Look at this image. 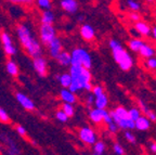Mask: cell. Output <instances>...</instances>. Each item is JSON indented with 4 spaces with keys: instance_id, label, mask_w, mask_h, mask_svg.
<instances>
[{
    "instance_id": "cell-39",
    "label": "cell",
    "mask_w": 156,
    "mask_h": 155,
    "mask_svg": "<svg viewBox=\"0 0 156 155\" xmlns=\"http://www.w3.org/2000/svg\"><path fill=\"white\" fill-rule=\"evenodd\" d=\"M108 130H110L112 133H116L117 130H118V127H117V125L115 123H112L108 125Z\"/></svg>"
},
{
    "instance_id": "cell-38",
    "label": "cell",
    "mask_w": 156,
    "mask_h": 155,
    "mask_svg": "<svg viewBox=\"0 0 156 155\" xmlns=\"http://www.w3.org/2000/svg\"><path fill=\"white\" fill-rule=\"evenodd\" d=\"M145 116L147 117V119H149L150 121H156V114L154 113V112L149 111V113H147Z\"/></svg>"
},
{
    "instance_id": "cell-46",
    "label": "cell",
    "mask_w": 156,
    "mask_h": 155,
    "mask_svg": "<svg viewBox=\"0 0 156 155\" xmlns=\"http://www.w3.org/2000/svg\"><path fill=\"white\" fill-rule=\"evenodd\" d=\"M151 34L153 35L154 39H155V40H156V26H154L153 28L151 29Z\"/></svg>"
},
{
    "instance_id": "cell-32",
    "label": "cell",
    "mask_w": 156,
    "mask_h": 155,
    "mask_svg": "<svg viewBox=\"0 0 156 155\" xmlns=\"http://www.w3.org/2000/svg\"><path fill=\"white\" fill-rule=\"evenodd\" d=\"M55 116H56V119H58L60 121H63V123L64 121H67V119H68V117L66 116V114L62 111V110H60V111L56 112Z\"/></svg>"
},
{
    "instance_id": "cell-18",
    "label": "cell",
    "mask_w": 156,
    "mask_h": 155,
    "mask_svg": "<svg viewBox=\"0 0 156 155\" xmlns=\"http://www.w3.org/2000/svg\"><path fill=\"white\" fill-rule=\"evenodd\" d=\"M54 22V14L52 11L48 10V11H44L42 13L41 16V23L44 25H52V23Z\"/></svg>"
},
{
    "instance_id": "cell-47",
    "label": "cell",
    "mask_w": 156,
    "mask_h": 155,
    "mask_svg": "<svg viewBox=\"0 0 156 155\" xmlns=\"http://www.w3.org/2000/svg\"><path fill=\"white\" fill-rule=\"evenodd\" d=\"M83 15H81V16L78 17V21H83Z\"/></svg>"
},
{
    "instance_id": "cell-35",
    "label": "cell",
    "mask_w": 156,
    "mask_h": 155,
    "mask_svg": "<svg viewBox=\"0 0 156 155\" xmlns=\"http://www.w3.org/2000/svg\"><path fill=\"white\" fill-rule=\"evenodd\" d=\"M103 121H104V123H106L107 125H110V124L113 123V119H112V117H111V115H110V112H107L106 110H105L104 115H103Z\"/></svg>"
},
{
    "instance_id": "cell-12",
    "label": "cell",
    "mask_w": 156,
    "mask_h": 155,
    "mask_svg": "<svg viewBox=\"0 0 156 155\" xmlns=\"http://www.w3.org/2000/svg\"><path fill=\"white\" fill-rule=\"evenodd\" d=\"M150 125H151V121L146 116H142V115L134 121V126L138 130H147L150 128Z\"/></svg>"
},
{
    "instance_id": "cell-45",
    "label": "cell",
    "mask_w": 156,
    "mask_h": 155,
    "mask_svg": "<svg viewBox=\"0 0 156 155\" xmlns=\"http://www.w3.org/2000/svg\"><path fill=\"white\" fill-rule=\"evenodd\" d=\"M150 149L153 153H156V143H152L151 146H150Z\"/></svg>"
},
{
    "instance_id": "cell-23",
    "label": "cell",
    "mask_w": 156,
    "mask_h": 155,
    "mask_svg": "<svg viewBox=\"0 0 156 155\" xmlns=\"http://www.w3.org/2000/svg\"><path fill=\"white\" fill-rule=\"evenodd\" d=\"M128 114H129V119H131L132 121H136L141 116V111L136 107H132V109L128 110Z\"/></svg>"
},
{
    "instance_id": "cell-24",
    "label": "cell",
    "mask_w": 156,
    "mask_h": 155,
    "mask_svg": "<svg viewBox=\"0 0 156 155\" xmlns=\"http://www.w3.org/2000/svg\"><path fill=\"white\" fill-rule=\"evenodd\" d=\"M105 152V144L102 141H97L94 143V154L102 155Z\"/></svg>"
},
{
    "instance_id": "cell-7",
    "label": "cell",
    "mask_w": 156,
    "mask_h": 155,
    "mask_svg": "<svg viewBox=\"0 0 156 155\" xmlns=\"http://www.w3.org/2000/svg\"><path fill=\"white\" fill-rule=\"evenodd\" d=\"M15 97H16L17 102H20V104L22 105L24 109L28 110V111H32V110L35 109L34 102L29 99L27 96H25L24 93H22V92H17L16 95H15Z\"/></svg>"
},
{
    "instance_id": "cell-22",
    "label": "cell",
    "mask_w": 156,
    "mask_h": 155,
    "mask_svg": "<svg viewBox=\"0 0 156 155\" xmlns=\"http://www.w3.org/2000/svg\"><path fill=\"white\" fill-rule=\"evenodd\" d=\"M7 70L10 75L12 76H17L19 75V67L13 61H8L7 63Z\"/></svg>"
},
{
    "instance_id": "cell-29",
    "label": "cell",
    "mask_w": 156,
    "mask_h": 155,
    "mask_svg": "<svg viewBox=\"0 0 156 155\" xmlns=\"http://www.w3.org/2000/svg\"><path fill=\"white\" fill-rule=\"evenodd\" d=\"M91 91H92V95L94 96L95 98L104 93V89H103V87L100 85H97V86H94V87H92V90H91Z\"/></svg>"
},
{
    "instance_id": "cell-2",
    "label": "cell",
    "mask_w": 156,
    "mask_h": 155,
    "mask_svg": "<svg viewBox=\"0 0 156 155\" xmlns=\"http://www.w3.org/2000/svg\"><path fill=\"white\" fill-rule=\"evenodd\" d=\"M108 46L112 49L113 58H114L115 62L118 63L119 67L122 70H129L133 65V60L130 56V54L126 50H124L122 45L115 39H111L110 42H108Z\"/></svg>"
},
{
    "instance_id": "cell-41",
    "label": "cell",
    "mask_w": 156,
    "mask_h": 155,
    "mask_svg": "<svg viewBox=\"0 0 156 155\" xmlns=\"http://www.w3.org/2000/svg\"><path fill=\"white\" fill-rule=\"evenodd\" d=\"M94 100H95V97L92 95V93H90V95H89V96L87 97V103H88L89 105L93 104V103H94Z\"/></svg>"
},
{
    "instance_id": "cell-40",
    "label": "cell",
    "mask_w": 156,
    "mask_h": 155,
    "mask_svg": "<svg viewBox=\"0 0 156 155\" xmlns=\"http://www.w3.org/2000/svg\"><path fill=\"white\" fill-rule=\"evenodd\" d=\"M139 103H140V106H141V111L143 112L144 114L146 115V114H147V113H149V111H150L149 107L146 106V105L144 104V103H143V102H142V101H139Z\"/></svg>"
},
{
    "instance_id": "cell-10",
    "label": "cell",
    "mask_w": 156,
    "mask_h": 155,
    "mask_svg": "<svg viewBox=\"0 0 156 155\" xmlns=\"http://www.w3.org/2000/svg\"><path fill=\"white\" fill-rule=\"evenodd\" d=\"M80 35L83 39H86V40H91V39L94 38L95 32L91 25L83 24V26L80 27Z\"/></svg>"
},
{
    "instance_id": "cell-28",
    "label": "cell",
    "mask_w": 156,
    "mask_h": 155,
    "mask_svg": "<svg viewBox=\"0 0 156 155\" xmlns=\"http://www.w3.org/2000/svg\"><path fill=\"white\" fill-rule=\"evenodd\" d=\"M145 66H146V68H149V70H156V59L154 58V56L153 58L146 59Z\"/></svg>"
},
{
    "instance_id": "cell-25",
    "label": "cell",
    "mask_w": 156,
    "mask_h": 155,
    "mask_svg": "<svg viewBox=\"0 0 156 155\" xmlns=\"http://www.w3.org/2000/svg\"><path fill=\"white\" fill-rule=\"evenodd\" d=\"M62 111L66 114L67 117H72L74 115V107L73 104H67V103H64L63 107H62Z\"/></svg>"
},
{
    "instance_id": "cell-14",
    "label": "cell",
    "mask_w": 156,
    "mask_h": 155,
    "mask_svg": "<svg viewBox=\"0 0 156 155\" xmlns=\"http://www.w3.org/2000/svg\"><path fill=\"white\" fill-rule=\"evenodd\" d=\"M139 53H140V56H143V58L150 59V58H153L154 56V54H155V50H154L153 47H151L150 45L143 44L141 48H140Z\"/></svg>"
},
{
    "instance_id": "cell-4",
    "label": "cell",
    "mask_w": 156,
    "mask_h": 155,
    "mask_svg": "<svg viewBox=\"0 0 156 155\" xmlns=\"http://www.w3.org/2000/svg\"><path fill=\"white\" fill-rule=\"evenodd\" d=\"M55 38V29L52 25L41 24L40 26V39L42 44L49 45L53 39Z\"/></svg>"
},
{
    "instance_id": "cell-15",
    "label": "cell",
    "mask_w": 156,
    "mask_h": 155,
    "mask_svg": "<svg viewBox=\"0 0 156 155\" xmlns=\"http://www.w3.org/2000/svg\"><path fill=\"white\" fill-rule=\"evenodd\" d=\"M60 95H61V99L65 103H67V104H73L74 102H76L75 95L72 93L68 89H62L61 92H60Z\"/></svg>"
},
{
    "instance_id": "cell-27",
    "label": "cell",
    "mask_w": 156,
    "mask_h": 155,
    "mask_svg": "<svg viewBox=\"0 0 156 155\" xmlns=\"http://www.w3.org/2000/svg\"><path fill=\"white\" fill-rule=\"evenodd\" d=\"M1 41H2L3 47L12 45V39H11V37H10V35L8 33H2L1 34Z\"/></svg>"
},
{
    "instance_id": "cell-17",
    "label": "cell",
    "mask_w": 156,
    "mask_h": 155,
    "mask_svg": "<svg viewBox=\"0 0 156 155\" xmlns=\"http://www.w3.org/2000/svg\"><path fill=\"white\" fill-rule=\"evenodd\" d=\"M56 60L61 65L63 66H67V65H71V62H72V56L71 54L68 53V52H65V51H62L61 53L58 54L56 56Z\"/></svg>"
},
{
    "instance_id": "cell-49",
    "label": "cell",
    "mask_w": 156,
    "mask_h": 155,
    "mask_svg": "<svg viewBox=\"0 0 156 155\" xmlns=\"http://www.w3.org/2000/svg\"><path fill=\"white\" fill-rule=\"evenodd\" d=\"M155 17H156V16H155Z\"/></svg>"
},
{
    "instance_id": "cell-20",
    "label": "cell",
    "mask_w": 156,
    "mask_h": 155,
    "mask_svg": "<svg viewBox=\"0 0 156 155\" xmlns=\"http://www.w3.org/2000/svg\"><path fill=\"white\" fill-rule=\"evenodd\" d=\"M114 113L119 117L120 119H124V121H127L129 119V114H128V110H126L124 106H118L115 109Z\"/></svg>"
},
{
    "instance_id": "cell-33",
    "label": "cell",
    "mask_w": 156,
    "mask_h": 155,
    "mask_svg": "<svg viewBox=\"0 0 156 155\" xmlns=\"http://www.w3.org/2000/svg\"><path fill=\"white\" fill-rule=\"evenodd\" d=\"M113 150H114L115 154H117V155H124V148L120 146L119 143H115L114 146H113Z\"/></svg>"
},
{
    "instance_id": "cell-48",
    "label": "cell",
    "mask_w": 156,
    "mask_h": 155,
    "mask_svg": "<svg viewBox=\"0 0 156 155\" xmlns=\"http://www.w3.org/2000/svg\"><path fill=\"white\" fill-rule=\"evenodd\" d=\"M93 155H97V154H93Z\"/></svg>"
},
{
    "instance_id": "cell-31",
    "label": "cell",
    "mask_w": 156,
    "mask_h": 155,
    "mask_svg": "<svg viewBox=\"0 0 156 155\" xmlns=\"http://www.w3.org/2000/svg\"><path fill=\"white\" fill-rule=\"evenodd\" d=\"M3 49H5V52L8 54V56H13V54L16 53V49H15V47L13 46V44L9 45V46H5Z\"/></svg>"
},
{
    "instance_id": "cell-36",
    "label": "cell",
    "mask_w": 156,
    "mask_h": 155,
    "mask_svg": "<svg viewBox=\"0 0 156 155\" xmlns=\"http://www.w3.org/2000/svg\"><path fill=\"white\" fill-rule=\"evenodd\" d=\"M125 137H126L127 141H129V142L131 143H134L136 142V137L132 135V132H130V131H126L125 132Z\"/></svg>"
},
{
    "instance_id": "cell-6",
    "label": "cell",
    "mask_w": 156,
    "mask_h": 155,
    "mask_svg": "<svg viewBox=\"0 0 156 155\" xmlns=\"http://www.w3.org/2000/svg\"><path fill=\"white\" fill-rule=\"evenodd\" d=\"M33 64H34L35 70H36L39 75L41 76V77L46 76V73H47V62H46V60H44V58H41V56L35 58L34 61H33Z\"/></svg>"
},
{
    "instance_id": "cell-9",
    "label": "cell",
    "mask_w": 156,
    "mask_h": 155,
    "mask_svg": "<svg viewBox=\"0 0 156 155\" xmlns=\"http://www.w3.org/2000/svg\"><path fill=\"white\" fill-rule=\"evenodd\" d=\"M60 5L62 9L68 13H75L78 10V2L75 0H62Z\"/></svg>"
},
{
    "instance_id": "cell-26",
    "label": "cell",
    "mask_w": 156,
    "mask_h": 155,
    "mask_svg": "<svg viewBox=\"0 0 156 155\" xmlns=\"http://www.w3.org/2000/svg\"><path fill=\"white\" fill-rule=\"evenodd\" d=\"M127 5L129 8L130 10H132V12H138L141 8V5L139 2H136V1H133V0H128L127 1Z\"/></svg>"
},
{
    "instance_id": "cell-21",
    "label": "cell",
    "mask_w": 156,
    "mask_h": 155,
    "mask_svg": "<svg viewBox=\"0 0 156 155\" xmlns=\"http://www.w3.org/2000/svg\"><path fill=\"white\" fill-rule=\"evenodd\" d=\"M58 80H60V82H61V85L64 87V89H67L72 84V77L68 73L63 74V75H60Z\"/></svg>"
},
{
    "instance_id": "cell-19",
    "label": "cell",
    "mask_w": 156,
    "mask_h": 155,
    "mask_svg": "<svg viewBox=\"0 0 156 155\" xmlns=\"http://www.w3.org/2000/svg\"><path fill=\"white\" fill-rule=\"evenodd\" d=\"M143 40H141L140 38H132L131 40H129V48L130 50L134 51V52H139L140 48L142 47V45H143Z\"/></svg>"
},
{
    "instance_id": "cell-44",
    "label": "cell",
    "mask_w": 156,
    "mask_h": 155,
    "mask_svg": "<svg viewBox=\"0 0 156 155\" xmlns=\"http://www.w3.org/2000/svg\"><path fill=\"white\" fill-rule=\"evenodd\" d=\"M83 89L87 90V91H91V90H92V85H91V82L86 84V85L83 86Z\"/></svg>"
},
{
    "instance_id": "cell-34",
    "label": "cell",
    "mask_w": 156,
    "mask_h": 155,
    "mask_svg": "<svg viewBox=\"0 0 156 155\" xmlns=\"http://www.w3.org/2000/svg\"><path fill=\"white\" fill-rule=\"evenodd\" d=\"M0 121H3V123H8L9 121V115L7 114V112L3 109L0 107Z\"/></svg>"
},
{
    "instance_id": "cell-43",
    "label": "cell",
    "mask_w": 156,
    "mask_h": 155,
    "mask_svg": "<svg viewBox=\"0 0 156 155\" xmlns=\"http://www.w3.org/2000/svg\"><path fill=\"white\" fill-rule=\"evenodd\" d=\"M133 128H136L134 121H132L131 119H128V121H127V129H133Z\"/></svg>"
},
{
    "instance_id": "cell-30",
    "label": "cell",
    "mask_w": 156,
    "mask_h": 155,
    "mask_svg": "<svg viewBox=\"0 0 156 155\" xmlns=\"http://www.w3.org/2000/svg\"><path fill=\"white\" fill-rule=\"evenodd\" d=\"M38 5L41 8V9H44L46 11H48V10H50V8H51V2H50L49 0H39Z\"/></svg>"
},
{
    "instance_id": "cell-3",
    "label": "cell",
    "mask_w": 156,
    "mask_h": 155,
    "mask_svg": "<svg viewBox=\"0 0 156 155\" xmlns=\"http://www.w3.org/2000/svg\"><path fill=\"white\" fill-rule=\"evenodd\" d=\"M72 56V63H76L81 65L86 70H90L92 66V60H91V56L88 53L87 51L83 48H76L73 50L71 54Z\"/></svg>"
},
{
    "instance_id": "cell-8",
    "label": "cell",
    "mask_w": 156,
    "mask_h": 155,
    "mask_svg": "<svg viewBox=\"0 0 156 155\" xmlns=\"http://www.w3.org/2000/svg\"><path fill=\"white\" fill-rule=\"evenodd\" d=\"M48 46H49V50H50V56H51L52 58L56 59V56L62 52V44H61V41H60V39L56 38V37L48 45Z\"/></svg>"
},
{
    "instance_id": "cell-11",
    "label": "cell",
    "mask_w": 156,
    "mask_h": 155,
    "mask_svg": "<svg viewBox=\"0 0 156 155\" xmlns=\"http://www.w3.org/2000/svg\"><path fill=\"white\" fill-rule=\"evenodd\" d=\"M134 28H136V33L139 35H142V36H150L151 35V27L146 24L145 22H142V21H139L134 24Z\"/></svg>"
},
{
    "instance_id": "cell-42",
    "label": "cell",
    "mask_w": 156,
    "mask_h": 155,
    "mask_svg": "<svg viewBox=\"0 0 156 155\" xmlns=\"http://www.w3.org/2000/svg\"><path fill=\"white\" fill-rule=\"evenodd\" d=\"M16 130H17V132L21 135V136H25V135H26V130H25V128L23 126H17Z\"/></svg>"
},
{
    "instance_id": "cell-5",
    "label": "cell",
    "mask_w": 156,
    "mask_h": 155,
    "mask_svg": "<svg viewBox=\"0 0 156 155\" xmlns=\"http://www.w3.org/2000/svg\"><path fill=\"white\" fill-rule=\"evenodd\" d=\"M79 138L87 144H94L97 142V135L89 127H83L79 130Z\"/></svg>"
},
{
    "instance_id": "cell-13",
    "label": "cell",
    "mask_w": 156,
    "mask_h": 155,
    "mask_svg": "<svg viewBox=\"0 0 156 155\" xmlns=\"http://www.w3.org/2000/svg\"><path fill=\"white\" fill-rule=\"evenodd\" d=\"M105 110H98L93 109L89 112V116L90 119L95 124H100L101 121H103V115H104Z\"/></svg>"
},
{
    "instance_id": "cell-1",
    "label": "cell",
    "mask_w": 156,
    "mask_h": 155,
    "mask_svg": "<svg viewBox=\"0 0 156 155\" xmlns=\"http://www.w3.org/2000/svg\"><path fill=\"white\" fill-rule=\"evenodd\" d=\"M17 36L20 38L21 44L23 45L26 51L28 52L29 56H32L33 58H38L40 56V52H41V48L39 42L30 35V32L27 26L25 25H20L16 27Z\"/></svg>"
},
{
    "instance_id": "cell-37",
    "label": "cell",
    "mask_w": 156,
    "mask_h": 155,
    "mask_svg": "<svg viewBox=\"0 0 156 155\" xmlns=\"http://www.w3.org/2000/svg\"><path fill=\"white\" fill-rule=\"evenodd\" d=\"M129 17L132 20V21H134V22H139L140 21V19H141V15L139 14L138 12H131L129 14Z\"/></svg>"
},
{
    "instance_id": "cell-16",
    "label": "cell",
    "mask_w": 156,
    "mask_h": 155,
    "mask_svg": "<svg viewBox=\"0 0 156 155\" xmlns=\"http://www.w3.org/2000/svg\"><path fill=\"white\" fill-rule=\"evenodd\" d=\"M107 103H108V99H107V96L105 93L97 97L94 100L95 109L98 110H105L107 106Z\"/></svg>"
}]
</instances>
